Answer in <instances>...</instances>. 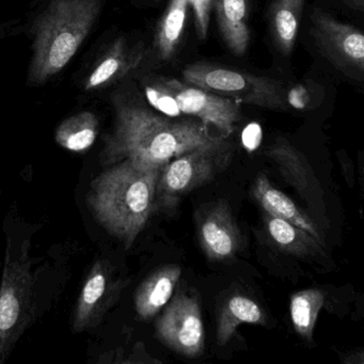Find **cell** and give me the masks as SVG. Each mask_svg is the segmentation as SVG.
I'll return each instance as SVG.
<instances>
[{
	"label": "cell",
	"instance_id": "cell-14",
	"mask_svg": "<svg viewBox=\"0 0 364 364\" xmlns=\"http://www.w3.org/2000/svg\"><path fill=\"white\" fill-rule=\"evenodd\" d=\"M181 274L182 269L178 265L164 266L140 284L135 294V309L140 318H152L168 304Z\"/></svg>",
	"mask_w": 364,
	"mask_h": 364
},
{
	"label": "cell",
	"instance_id": "cell-3",
	"mask_svg": "<svg viewBox=\"0 0 364 364\" xmlns=\"http://www.w3.org/2000/svg\"><path fill=\"white\" fill-rule=\"evenodd\" d=\"M101 10L100 0H52L33 26L29 80L43 84L75 56Z\"/></svg>",
	"mask_w": 364,
	"mask_h": 364
},
{
	"label": "cell",
	"instance_id": "cell-6",
	"mask_svg": "<svg viewBox=\"0 0 364 364\" xmlns=\"http://www.w3.org/2000/svg\"><path fill=\"white\" fill-rule=\"evenodd\" d=\"M232 156L229 138L220 144L196 149L166 164L159 172L155 210H171L198 187L208 184L223 171Z\"/></svg>",
	"mask_w": 364,
	"mask_h": 364
},
{
	"label": "cell",
	"instance_id": "cell-21",
	"mask_svg": "<svg viewBox=\"0 0 364 364\" xmlns=\"http://www.w3.org/2000/svg\"><path fill=\"white\" fill-rule=\"evenodd\" d=\"M189 0H170L157 25L155 48L159 58L168 61L176 54L186 23Z\"/></svg>",
	"mask_w": 364,
	"mask_h": 364
},
{
	"label": "cell",
	"instance_id": "cell-11",
	"mask_svg": "<svg viewBox=\"0 0 364 364\" xmlns=\"http://www.w3.org/2000/svg\"><path fill=\"white\" fill-rule=\"evenodd\" d=\"M199 240L210 261L227 262L237 255L242 235L225 202L217 204L205 215L200 225Z\"/></svg>",
	"mask_w": 364,
	"mask_h": 364
},
{
	"label": "cell",
	"instance_id": "cell-8",
	"mask_svg": "<svg viewBox=\"0 0 364 364\" xmlns=\"http://www.w3.org/2000/svg\"><path fill=\"white\" fill-rule=\"evenodd\" d=\"M154 82L173 99L180 114L213 125L227 137L235 131L242 120L240 103L233 100L176 78L159 77Z\"/></svg>",
	"mask_w": 364,
	"mask_h": 364
},
{
	"label": "cell",
	"instance_id": "cell-9",
	"mask_svg": "<svg viewBox=\"0 0 364 364\" xmlns=\"http://www.w3.org/2000/svg\"><path fill=\"white\" fill-rule=\"evenodd\" d=\"M156 334L172 350L185 357H200L205 346V334L197 298L178 294L157 321Z\"/></svg>",
	"mask_w": 364,
	"mask_h": 364
},
{
	"label": "cell",
	"instance_id": "cell-16",
	"mask_svg": "<svg viewBox=\"0 0 364 364\" xmlns=\"http://www.w3.org/2000/svg\"><path fill=\"white\" fill-rule=\"evenodd\" d=\"M213 4L225 46L236 56H242L250 43L247 0H213Z\"/></svg>",
	"mask_w": 364,
	"mask_h": 364
},
{
	"label": "cell",
	"instance_id": "cell-18",
	"mask_svg": "<svg viewBox=\"0 0 364 364\" xmlns=\"http://www.w3.org/2000/svg\"><path fill=\"white\" fill-rule=\"evenodd\" d=\"M266 230L280 250L295 257H313L323 253L321 242L297 225L265 213Z\"/></svg>",
	"mask_w": 364,
	"mask_h": 364
},
{
	"label": "cell",
	"instance_id": "cell-20",
	"mask_svg": "<svg viewBox=\"0 0 364 364\" xmlns=\"http://www.w3.org/2000/svg\"><path fill=\"white\" fill-rule=\"evenodd\" d=\"M100 123L92 112H82L65 119L56 129L57 144L74 153L86 152L91 148L99 135Z\"/></svg>",
	"mask_w": 364,
	"mask_h": 364
},
{
	"label": "cell",
	"instance_id": "cell-4",
	"mask_svg": "<svg viewBox=\"0 0 364 364\" xmlns=\"http://www.w3.org/2000/svg\"><path fill=\"white\" fill-rule=\"evenodd\" d=\"M33 278L28 255L8 242L0 282V364L5 363L33 321Z\"/></svg>",
	"mask_w": 364,
	"mask_h": 364
},
{
	"label": "cell",
	"instance_id": "cell-7",
	"mask_svg": "<svg viewBox=\"0 0 364 364\" xmlns=\"http://www.w3.org/2000/svg\"><path fill=\"white\" fill-rule=\"evenodd\" d=\"M311 33L321 54L349 77L364 74V36L353 25L340 22L321 10L310 16Z\"/></svg>",
	"mask_w": 364,
	"mask_h": 364
},
{
	"label": "cell",
	"instance_id": "cell-22",
	"mask_svg": "<svg viewBox=\"0 0 364 364\" xmlns=\"http://www.w3.org/2000/svg\"><path fill=\"white\" fill-rule=\"evenodd\" d=\"M323 304L325 296L321 289H308L291 295L289 302L291 323L304 340H312L317 317Z\"/></svg>",
	"mask_w": 364,
	"mask_h": 364
},
{
	"label": "cell",
	"instance_id": "cell-13",
	"mask_svg": "<svg viewBox=\"0 0 364 364\" xmlns=\"http://www.w3.org/2000/svg\"><path fill=\"white\" fill-rule=\"evenodd\" d=\"M252 196L265 213L284 219L308 232L323 244V234L315 221L284 193L272 186L267 176L259 173L252 185Z\"/></svg>",
	"mask_w": 364,
	"mask_h": 364
},
{
	"label": "cell",
	"instance_id": "cell-17",
	"mask_svg": "<svg viewBox=\"0 0 364 364\" xmlns=\"http://www.w3.org/2000/svg\"><path fill=\"white\" fill-rule=\"evenodd\" d=\"M304 6V0H272L269 28L274 44L285 56L295 46Z\"/></svg>",
	"mask_w": 364,
	"mask_h": 364
},
{
	"label": "cell",
	"instance_id": "cell-2",
	"mask_svg": "<svg viewBox=\"0 0 364 364\" xmlns=\"http://www.w3.org/2000/svg\"><path fill=\"white\" fill-rule=\"evenodd\" d=\"M161 169H146L119 161L90 183L87 204L95 220L131 248L155 210Z\"/></svg>",
	"mask_w": 364,
	"mask_h": 364
},
{
	"label": "cell",
	"instance_id": "cell-15",
	"mask_svg": "<svg viewBox=\"0 0 364 364\" xmlns=\"http://www.w3.org/2000/svg\"><path fill=\"white\" fill-rule=\"evenodd\" d=\"M265 154L277 164L285 181L302 197L309 200V195L312 196L315 188H318V183L304 155L284 138H278L274 144L267 146Z\"/></svg>",
	"mask_w": 364,
	"mask_h": 364
},
{
	"label": "cell",
	"instance_id": "cell-12",
	"mask_svg": "<svg viewBox=\"0 0 364 364\" xmlns=\"http://www.w3.org/2000/svg\"><path fill=\"white\" fill-rule=\"evenodd\" d=\"M144 58L140 46H131L123 37L114 40L84 82L86 91L107 88L135 70Z\"/></svg>",
	"mask_w": 364,
	"mask_h": 364
},
{
	"label": "cell",
	"instance_id": "cell-19",
	"mask_svg": "<svg viewBox=\"0 0 364 364\" xmlns=\"http://www.w3.org/2000/svg\"><path fill=\"white\" fill-rule=\"evenodd\" d=\"M242 323L265 325L266 315L255 300L247 296L235 295L221 308L217 321V345H227Z\"/></svg>",
	"mask_w": 364,
	"mask_h": 364
},
{
	"label": "cell",
	"instance_id": "cell-23",
	"mask_svg": "<svg viewBox=\"0 0 364 364\" xmlns=\"http://www.w3.org/2000/svg\"><path fill=\"white\" fill-rule=\"evenodd\" d=\"M341 1L353 11H364V0H341Z\"/></svg>",
	"mask_w": 364,
	"mask_h": 364
},
{
	"label": "cell",
	"instance_id": "cell-10",
	"mask_svg": "<svg viewBox=\"0 0 364 364\" xmlns=\"http://www.w3.org/2000/svg\"><path fill=\"white\" fill-rule=\"evenodd\" d=\"M120 287L108 261L97 259L90 268L74 308L72 329L75 333L97 328L114 306Z\"/></svg>",
	"mask_w": 364,
	"mask_h": 364
},
{
	"label": "cell",
	"instance_id": "cell-1",
	"mask_svg": "<svg viewBox=\"0 0 364 364\" xmlns=\"http://www.w3.org/2000/svg\"><path fill=\"white\" fill-rule=\"evenodd\" d=\"M112 100L114 127L104 139V166L129 161L146 169H161L180 155L229 138L214 135L208 125L193 117L173 119L157 114L131 92L120 91Z\"/></svg>",
	"mask_w": 364,
	"mask_h": 364
},
{
	"label": "cell",
	"instance_id": "cell-5",
	"mask_svg": "<svg viewBox=\"0 0 364 364\" xmlns=\"http://www.w3.org/2000/svg\"><path fill=\"white\" fill-rule=\"evenodd\" d=\"M183 82L233 100L240 104L269 110L289 108L287 93L278 80L266 76L210 65L193 63L182 71Z\"/></svg>",
	"mask_w": 364,
	"mask_h": 364
}]
</instances>
